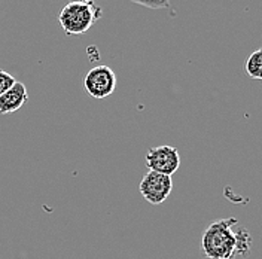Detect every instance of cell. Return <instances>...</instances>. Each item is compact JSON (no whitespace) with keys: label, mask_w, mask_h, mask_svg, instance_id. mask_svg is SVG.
Returning a JSON list of instances; mask_svg holds the SVG:
<instances>
[{"label":"cell","mask_w":262,"mask_h":259,"mask_svg":"<svg viewBox=\"0 0 262 259\" xmlns=\"http://www.w3.org/2000/svg\"><path fill=\"white\" fill-rule=\"evenodd\" d=\"M237 224L238 221L235 218L212 222L201 237L203 255L209 259H235L237 255L247 256L252 237L243 227L234 231L232 227Z\"/></svg>","instance_id":"6da1fadb"},{"label":"cell","mask_w":262,"mask_h":259,"mask_svg":"<svg viewBox=\"0 0 262 259\" xmlns=\"http://www.w3.org/2000/svg\"><path fill=\"white\" fill-rule=\"evenodd\" d=\"M100 15L101 11L98 8L75 0L67 3L61 9L58 21L66 34L76 36L88 32L94 24V21L100 18Z\"/></svg>","instance_id":"7a4b0ae2"},{"label":"cell","mask_w":262,"mask_h":259,"mask_svg":"<svg viewBox=\"0 0 262 259\" xmlns=\"http://www.w3.org/2000/svg\"><path fill=\"white\" fill-rule=\"evenodd\" d=\"M85 91L93 98L103 100L112 96L116 90V75L106 64H98L93 67L83 79Z\"/></svg>","instance_id":"3957f363"},{"label":"cell","mask_w":262,"mask_h":259,"mask_svg":"<svg viewBox=\"0 0 262 259\" xmlns=\"http://www.w3.org/2000/svg\"><path fill=\"white\" fill-rule=\"evenodd\" d=\"M139 191L147 203L154 206L163 204L173 191L171 176H165V175L149 170L139 183Z\"/></svg>","instance_id":"277c9868"},{"label":"cell","mask_w":262,"mask_h":259,"mask_svg":"<svg viewBox=\"0 0 262 259\" xmlns=\"http://www.w3.org/2000/svg\"><path fill=\"white\" fill-rule=\"evenodd\" d=\"M145 162L150 171L171 176L179 170L180 167L179 150L174 146L168 145L150 147L146 152Z\"/></svg>","instance_id":"5b68a950"},{"label":"cell","mask_w":262,"mask_h":259,"mask_svg":"<svg viewBox=\"0 0 262 259\" xmlns=\"http://www.w3.org/2000/svg\"><path fill=\"white\" fill-rule=\"evenodd\" d=\"M29 100L27 88L23 82H15L5 94L0 96V115H11L19 111Z\"/></svg>","instance_id":"8992f818"},{"label":"cell","mask_w":262,"mask_h":259,"mask_svg":"<svg viewBox=\"0 0 262 259\" xmlns=\"http://www.w3.org/2000/svg\"><path fill=\"white\" fill-rule=\"evenodd\" d=\"M246 72L250 79H261L262 81V48L253 51L247 61H246Z\"/></svg>","instance_id":"52a82bcc"},{"label":"cell","mask_w":262,"mask_h":259,"mask_svg":"<svg viewBox=\"0 0 262 259\" xmlns=\"http://www.w3.org/2000/svg\"><path fill=\"white\" fill-rule=\"evenodd\" d=\"M130 2L149 9H165L170 6V0H130Z\"/></svg>","instance_id":"ba28073f"},{"label":"cell","mask_w":262,"mask_h":259,"mask_svg":"<svg viewBox=\"0 0 262 259\" xmlns=\"http://www.w3.org/2000/svg\"><path fill=\"white\" fill-rule=\"evenodd\" d=\"M15 82V78L11 73H8L5 70H0V96L5 94Z\"/></svg>","instance_id":"9c48e42d"}]
</instances>
